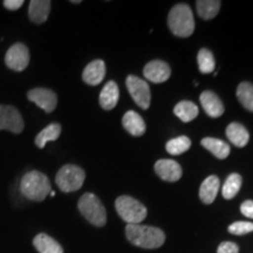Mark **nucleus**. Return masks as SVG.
Wrapping results in <instances>:
<instances>
[{"label":"nucleus","mask_w":253,"mask_h":253,"mask_svg":"<svg viewBox=\"0 0 253 253\" xmlns=\"http://www.w3.org/2000/svg\"><path fill=\"white\" fill-rule=\"evenodd\" d=\"M129 242L142 249H158L166 242V235L161 229L142 224H129L126 227Z\"/></svg>","instance_id":"nucleus-1"},{"label":"nucleus","mask_w":253,"mask_h":253,"mask_svg":"<svg viewBox=\"0 0 253 253\" xmlns=\"http://www.w3.org/2000/svg\"><path fill=\"white\" fill-rule=\"evenodd\" d=\"M20 191L33 202H42L52 191L49 179L40 171H30L20 181Z\"/></svg>","instance_id":"nucleus-2"},{"label":"nucleus","mask_w":253,"mask_h":253,"mask_svg":"<svg viewBox=\"0 0 253 253\" xmlns=\"http://www.w3.org/2000/svg\"><path fill=\"white\" fill-rule=\"evenodd\" d=\"M168 26L176 37L188 38L195 31V19L191 8L185 4H177L168 15Z\"/></svg>","instance_id":"nucleus-3"},{"label":"nucleus","mask_w":253,"mask_h":253,"mask_svg":"<svg viewBox=\"0 0 253 253\" xmlns=\"http://www.w3.org/2000/svg\"><path fill=\"white\" fill-rule=\"evenodd\" d=\"M78 208L82 216L95 226H104L107 223V212L99 197L87 192L80 198Z\"/></svg>","instance_id":"nucleus-4"},{"label":"nucleus","mask_w":253,"mask_h":253,"mask_svg":"<svg viewBox=\"0 0 253 253\" xmlns=\"http://www.w3.org/2000/svg\"><path fill=\"white\" fill-rule=\"evenodd\" d=\"M115 208L119 216L129 224H141L147 217V208L130 196H121L116 199Z\"/></svg>","instance_id":"nucleus-5"},{"label":"nucleus","mask_w":253,"mask_h":253,"mask_svg":"<svg viewBox=\"0 0 253 253\" xmlns=\"http://www.w3.org/2000/svg\"><path fill=\"white\" fill-rule=\"evenodd\" d=\"M86 179V173L82 168L74 164H66L56 173V185L62 192H73L81 189Z\"/></svg>","instance_id":"nucleus-6"},{"label":"nucleus","mask_w":253,"mask_h":253,"mask_svg":"<svg viewBox=\"0 0 253 253\" xmlns=\"http://www.w3.org/2000/svg\"><path fill=\"white\" fill-rule=\"evenodd\" d=\"M126 88H128L129 94L135 101L138 107L142 109H148L150 106L151 95H150V88L147 81L142 80L138 77L135 75H129L126 78Z\"/></svg>","instance_id":"nucleus-7"},{"label":"nucleus","mask_w":253,"mask_h":253,"mask_svg":"<svg viewBox=\"0 0 253 253\" xmlns=\"http://www.w3.org/2000/svg\"><path fill=\"white\" fill-rule=\"evenodd\" d=\"M5 63L14 72H23L30 63V50L24 43L17 42L6 52Z\"/></svg>","instance_id":"nucleus-8"},{"label":"nucleus","mask_w":253,"mask_h":253,"mask_svg":"<svg viewBox=\"0 0 253 253\" xmlns=\"http://www.w3.org/2000/svg\"><path fill=\"white\" fill-rule=\"evenodd\" d=\"M24 120L14 107L0 104V130L20 134L24 130Z\"/></svg>","instance_id":"nucleus-9"},{"label":"nucleus","mask_w":253,"mask_h":253,"mask_svg":"<svg viewBox=\"0 0 253 253\" xmlns=\"http://www.w3.org/2000/svg\"><path fill=\"white\" fill-rule=\"evenodd\" d=\"M27 99L48 114L52 113L58 104L56 94L47 88H34L27 93Z\"/></svg>","instance_id":"nucleus-10"},{"label":"nucleus","mask_w":253,"mask_h":253,"mask_svg":"<svg viewBox=\"0 0 253 253\" xmlns=\"http://www.w3.org/2000/svg\"><path fill=\"white\" fill-rule=\"evenodd\" d=\"M143 75L147 80L154 84H162L169 80L171 75V69L167 62L161 61V60H154L145 65L143 69Z\"/></svg>","instance_id":"nucleus-11"},{"label":"nucleus","mask_w":253,"mask_h":253,"mask_svg":"<svg viewBox=\"0 0 253 253\" xmlns=\"http://www.w3.org/2000/svg\"><path fill=\"white\" fill-rule=\"evenodd\" d=\"M155 171L167 182H177L182 177V167L172 160L157 161L155 164Z\"/></svg>","instance_id":"nucleus-12"},{"label":"nucleus","mask_w":253,"mask_h":253,"mask_svg":"<svg viewBox=\"0 0 253 253\" xmlns=\"http://www.w3.org/2000/svg\"><path fill=\"white\" fill-rule=\"evenodd\" d=\"M199 100H201L202 107H203L205 113H207L210 118L216 119V118H219V116H221L224 114V110H225V108H224V104L221 102L219 97L213 93V91L211 90L203 91V93L201 94Z\"/></svg>","instance_id":"nucleus-13"},{"label":"nucleus","mask_w":253,"mask_h":253,"mask_svg":"<svg viewBox=\"0 0 253 253\" xmlns=\"http://www.w3.org/2000/svg\"><path fill=\"white\" fill-rule=\"evenodd\" d=\"M106 77V65L102 60H94L88 63L82 73V79L89 86H97Z\"/></svg>","instance_id":"nucleus-14"},{"label":"nucleus","mask_w":253,"mask_h":253,"mask_svg":"<svg viewBox=\"0 0 253 253\" xmlns=\"http://www.w3.org/2000/svg\"><path fill=\"white\" fill-rule=\"evenodd\" d=\"M120 97V90L119 86L115 81H109L104 84L100 93V106L102 107L104 110H112L115 108L116 104L119 102Z\"/></svg>","instance_id":"nucleus-15"},{"label":"nucleus","mask_w":253,"mask_h":253,"mask_svg":"<svg viewBox=\"0 0 253 253\" xmlns=\"http://www.w3.org/2000/svg\"><path fill=\"white\" fill-rule=\"evenodd\" d=\"M220 182L217 176L211 175L204 179L199 188V198L204 204H212L218 195Z\"/></svg>","instance_id":"nucleus-16"},{"label":"nucleus","mask_w":253,"mask_h":253,"mask_svg":"<svg viewBox=\"0 0 253 253\" xmlns=\"http://www.w3.org/2000/svg\"><path fill=\"white\" fill-rule=\"evenodd\" d=\"M122 125L126 130L132 136H142L145 132L144 120L134 110H129L123 115Z\"/></svg>","instance_id":"nucleus-17"},{"label":"nucleus","mask_w":253,"mask_h":253,"mask_svg":"<svg viewBox=\"0 0 253 253\" xmlns=\"http://www.w3.org/2000/svg\"><path fill=\"white\" fill-rule=\"evenodd\" d=\"M50 1L48 0H32L28 7V17L33 23L43 24L48 19Z\"/></svg>","instance_id":"nucleus-18"},{"label":"nucleus","mask_w":253,"mask_h":253,"mask_svg":"<svg viewBox=\"0 0 253 253\" xmlns=\"http://www.w3.org/2000/svg\"><path fill=\"white\" fill-rule=\"evenodd\" d=\"M226 136L231 143L238 148L245 147V145L249 143V140H250L249 131L246 130L245 126L237 122H233L227 126Z\"/></svg>","instance_id":"nucleus-19"},{"label":"nucleus","mask_w":253,"mask_h":253,"mask_svg":"<svg viewBox=\"0 0 253 253\" xmlns=\"http://www.w3.org/2000/svg\"><path fill=\"white\" fill-rule=\"evenodd\" d=\"M33 245L39 253H63L61 245L46 233H39L34 237Z\"/></svg>","instance_id":"nucleus-20"},{"label":"nucleus","mask_w":253,"mask_h":253,"mask_svg":"<svg viewBox=\"0 0 253 253\" xmlns=\"http://www.w3.org/2000/svg\"><path fill=\"white\" fill-rule=\"evenodd\" d=\"M202 145L219 160H224L230 154V145H227V143L219 140V138L205 137L202 140Z\"/></svg>","instance_id":"nucleus-21"},{"label":"nucleus","mask_w":253,"mask_h":253,"mask_svg":"<svg viewBox=\"0 0 253 253\" xmlns=\"http://www.w3.org/2000/svg\"><path fill=\"white\" fill-rule=\"evenodd\" d=\"M60 134H61V126L59 123H50L42 129L36 137V144L38 148L42 149L45 145L50 141H56L59 138Z\"/></svg>","instance_id":"nucleus-22"},{"label":"nucleus","mask_w":253,"mask_h":253,"mask_svg":"<svg viewBox=\"0 0 253 253\" xmlns=\"http://www.w3.org/2000/svg\"><path fill=\"white\" fill-rule=\"evenodd\" d=\"M175 115L183 122H190L198 115V107L191 101H181L173 108Z\"/></svg>","instance_id":"nucleus-23"},{"label":"nucleus","mask_w":253,"mask_h":253,"mask_svg":"<svg viewBox=\"0 0 253 253\" xmlns=\"http://www.w3.org/2000/svg\"><path fill=\"white\" fill-rule=\"evenodd\" d=\"M221 2L219 0H198L196 2L198 15L204 20L213 19L218 14L220 9Z\"/></svg>","instance_id":"nucleus-24"},{"label":"nucleus","mask_w":253,"mask_h":253,"mask_svg":"<svg viewBox=\"0 0 253 253\" xmlns=\"http://www.w3.org/2000/svg\"><path fill=\"white\" fill-rule=\"evenodd\" d=\"M242 183L243 178L239 173H231L223 185V191H221L223 197L225 199H232L236 197V195L239 192L240 186H242Z\"/></svg>","instance_id":"nucleus-25"},{"label":"nucleus","mask_w":253,"mask_h":253,"mask_svg":"<svg viewBox=\"0 0 253 253\" xmlns=\"http://www.w3.org/2000/svg\"><path fill=\"white\" fill-rule=\"evenodd\" d=\"M237 97L245 109L253 112V84L242 82L237 88Z\"/></svg>","instance_id":"nucleus-26"},{"label":"nucleus","mask_w":253,"mask_h":253,"mask_svg":"<svg viewBox=\"0 0 253 253\" xmlns=\"http://www.w3.org/2000/svg\"><path fill=\"white\" fill-rule=\"evenodd\" d=\"M198 68L203 74H209L212 73L216 68V61H214V56L210 49L202 48L198 52L197 55Z\"/></svg>","instance_id":"nucleus-27"},{"label":"nucleus","mask_w":253,"mask_h":253,"mask_svg":"<svg viewBox=\"0 0 253 253\" xmlns=\"http://www.w3.org/2000/svg\"><path fill=\"white\" fill-rule=\"evenodd\" d=\"M191 147V140L188 136H178L168 142L166 149L170 155H181L188 151Z\"/></svg>","instance_id":"nucleus-28"},{"label":"nucleus","mask_w":253,"mask_h":253,"mask_svg":"<svg viewBox=\"0 0 253 253\" xmlns=\"http://www.w3.org/2000/svg\"><path fill=\"white\" fill-rule=\"evenodd\" d=\"M229 232L236 236H243L253 232V223L251 221H236L229 226Z\"/></svg>","instance_id":"nucleus-29"},{"label":"nucleus","mask_w":253,"mask_h":253,"mask_svg":"<svg viewBox=\"0 0 253 253\" xmlns=\"http://www.w3.org/2000/svg\"><path fill=\"white\" fill-rule=\"evenodd\" d=\"M239 248L238 245L232 242H224L218 246L217 253H238Z\"/></svg>","instance_id":"nucleus-30"},{"label":"nucleus","mask_w":253,"mask_h":253,"mask_svg":"<svg viewBox=\"0 0 253 253\" xmlns=\"http://www.w3.org/2000/svg\"><path fill=\"white\" fill-rule=\"evenodd\" d=\"M240 211L245 217L253 219V201H245L240 207Z\"/></svg>","instance_id":"nucleus-31"},{"label":"nucleus","mask_w":253,"mask_h":253,"mask_svg":"<svg viewBox=\"0 0 253 253\" xmlns=\"http://www.w3.org/2000/svg\"><path fill=\"white\" fill-rule=\"evenodd\" d=\"M23 5H24V0H5L4 1L5 7L7 9H11V11L19 9Z\"/></svg>","instance_id":"nucleus-32"},{"label":"nucleus","mask_w":253,"mask_h":253,"mask_svg":"<svg viewBox=\"0 0 253 253\" xmlns=\"http://www.w3.org/2000/svg\"><path fill=\"white\" fill-rule=\"evenodd\" d=\"M49 195H50V197H54V196H55V192H54V191H50V192H49Z\"/></svg>","instance_id":"nucleus-33"}]
</instances>
